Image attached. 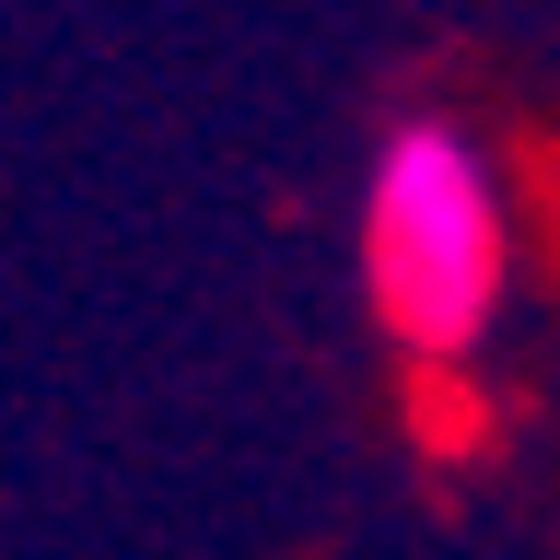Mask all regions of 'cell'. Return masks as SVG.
Listing matches in <instances>:
<instances>
[{"mask_svg":"<svg viewBox=\"0 0 560 560\" xmlns=\"http://www.w3.org/2000/svg\"><path fill=\"white\" fill-rule=\"evenodd\" d=\"M502 269H514V234H502V187H490L479 140L444 117L385 129L374 175H362V304H374V327L420 362H467L502 315Z\"/></svg>","mask_w":560,"mask_h":560,"instance_id":"1","label":"cell"}]
</instances>
